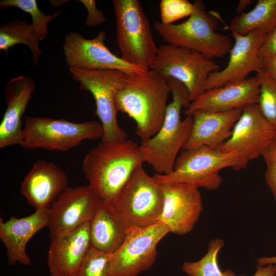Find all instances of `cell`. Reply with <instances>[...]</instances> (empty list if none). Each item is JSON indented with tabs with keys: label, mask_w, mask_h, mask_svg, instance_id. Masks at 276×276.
I'll use <instances>...</instances> for the list:
<instances>
[{
	"label": "cell",
	"mask_w": 276,
	"mask_h": 276,
	"mask_svg": "<svg viewBox=\"0 0 276 276\" xmlns=\"http://www.w3.org/2000/svg\"><path fill=\"white\" fill-rule=\"evenodd\" d=\"M170 93L167 81L150 70L127 75L116 93L117 109L134 120L135 133L144 141L161 127Z\"/></svg>",
	"instance_id": "cell-1"
},
{
	"label": "cell",
	"mask_w": 276,
	"mask_h": 276,
	"mask_svg": "<svg viewBox=\"0 0 276 276\" xmlns=\"http://www.w3.org/2000/svg\"><path fill=\"white\" fill-rule=\"evenodd\" d=\"M145 163L133 141L101 142L85 155L82 168L88 185L99 198L111 202L133 171Z\"/></svg>",
	"instance_id": "cell-2"
},
{
	"label": "cell",
	"mask_w": 276,
	"mask_h": 276,
	"mask_svg": "<svg viewBox=\"0 0 276 276\" xmlns=\"http://www.w3.org/2000/svg\"><path fill=\"white\" fill-rule=\"evenodd\" d=\"M171 89L172 100L168 104L163 123L158 131L151 138L141 142L140 149L145 163L150 165L156 174L166 175L174 168L178 154L182 150L191 134L193 119L180 118L183 108L186 109L191 101L189 92L179 81L165 79Z\"/></svg>",
	"instance_id": "cell-3"
},
{
	"label": "cell",
	"mask_w": 276,
	"mask_h": 276,
	"mask_svg": "<svg viewBox=\"0 0 276 276\" xmlns=\"http://www.w3.org/2000/svg\"><path fill=\"white\" fill-rule=\"evenodd\" d=\"M248 163L238 152H224L202 146L182 150L171 173L166 175L155 173L153 176L160 183H185L213 191L221 185L220 170L231 168L238 171L245 168Z\"/></svg>",
	"instance_id": "cell-4"
},
{
	"label": "cell",
	"mask_w": 276,
	"mask_h": 276,
	"mask_svg": "<svg viewBox=\"0 0 276 276\" xmlns=\"http://www.w3.org/2000/svg\"><path fill=\"white\" fill-rule=\"evenodd\" d=\"M193 13L178 24L156 21L154 28L167 43L198 52L213 59L229 53L233 43L227 35L216 32L218 21L205 11L204 2L196 0Z\"/></svg>",
	"instance_id": "cell-5"
},
{
	"label": "cell",
	"mask_w": 276,
	"mask_h": 276,
	"mask_svg": "<svg viewBox=\"0 0 276 276\" xmlns=\"http://www.w3.org/2000/svg\"><path fill=\"white\" fill-rule=\"evenodd\" d=\"M117 43L128 63L149 70L158 51L150 25L138 0H113Z\"/></svg>",
	"instance_id": "cell-6"
},
{
	"label": "cell",
	"mask_w": 276,
	"mask_h": 276,
	"mask_svg": "<svg viewBox=\"0 0 276 276\" xmlns=\"http://www.w3.org/2000/svg\"><path fill=\"white\" fill-rule=\"evenodd\" d=\"M19 145L26 150L43 149L67 151L87 140L102 139L103 130L100 122L80 123L64 119L26 116Z\"/></svg>",
	"instance_id": "cell-7"
},
{
	"label": "cell",
	"mask_w": 276,
	"mask_h": 276,
	"mask_svg": "<svg viewBox=\"0 0 276 276\" xmlns=\"http://www.w3.org/2000/svg\"><path fill=\"white\" fill-rule=\"evenodd\" d=\"M142 165L133 171L110 202L128 226L143 227L158 222L162 211L160 184Z\"/></svg>",
	"instance_id": "cell-8"
},
{
	"label": "cell",
	"mask_w": 276,
	"mask_h": 276,
	"mask_svg": "<svg viewBox=\"0 0 276 276\" xmlns=\"http://www.w3.org/2000/svg\"><path fill=\"white\" fill-rule=\"evenodd\" d=\"M219 69L213 59L198 52L167 43L158 47L149 67L165 79L172 78L182 83L191 102L204 92L208 76Z\"/></svg>",
	"instance_id": "cell-9"
},
{
	"label": "cell",
	"mask_w": 276,
	"mask_h": 276,
	"mask_svg": "<svg viewBox=\"0 0 276 276\" xmlns=\"http://www.w3.org/2000/svg\"><path fill=\"white\" fill-rule=\"evenodd\" d=\"M68 70L73 79L79 83V88L90 93L95 99L96 114L103 127L102 142L126 140V132L118 123L116 95L127 74L111 70Z\"/></svg>",
	"instance_id": "cell-10"
},
{
	"label": "cell",
	"mask_w": 276,
	"mask_h": 276,
	"mask_svg": "<svg viewBox=\"0 0 276 276\" xmlns=\"http://www.w3.org/2000/svg\"><path fill=\"white\" fill-rule=\"evenodd\" d=\"M170 231L160 222L129 226L125 240L111 255V276H137L155 263L158 242Z\"/></svg>",
	"instance_id": "cell-11"
},
{
	"label": "cell",
	"mask_w": 276,
	"mask_h": 276,
	"mask_svg": "<svg viewBox=\"0 0 276 276\" xmlns=\"http://www.w3.org/2000/svg\"><path fill=\"white\" fill-rule=\"evenodd\" d=\"M105 38L103 31L92 39L75 32L67 33L63 40V52L68 68L119 71L127 75L145 71L111 53L105 44Z\"/></svg>",
	"instance_id": "cell-12"
},
{
	"label": "cell",
	"mask_w": 276,
	"mask_h": 276,
	"mask_svg": "<svg viewBox=\"0 0 276 276\" xmlns=\"http://www.w3.org/2000/svg\"><path fill=\"white\" fill-rule=\"evenodd\" d=\"M160 184L163 205L158 222L174 234L182 236L191 232L203 210L199 188L185 183Z\"/></svg>",
	"instance_id": "cell-13"
},
{
	"label": "cell",
	"mask_w": 276,
	"mask_h": 276,
	"mask_svg": "<svg viewBox=\"0 0 276 276\" xmlns=\"http://www.w3.org/2000/svg\"><path fill=\"white\" fill-rule=\"evenodd\" d=\"M101 199L88 186L67 187L50 208V237L75 230L91 219Z\"/></svg>",
	"instance_id": "cell-14"
},
{
	"label": "cell",
	"mask_w": 276,
	"mask_h": 276,
	"mask_svg": "<svg viewBox=\"0 0 276 276\" xmlns=\"http://www.w3.org/2000/svg\"><path fill=\"white\" fill-rule=\"evenodd\" d=\"M232 36L235 42L229 53L228 62L223 70L208 76L204 91L244 80L251 73L263 70V60L259 55V50L266 35L254 30L245 35L232 33Z\"/></svg>",
	"instance_id": "cell-15"
},
{
	"label": "cell",
	"mask_w": 276,
	"mask_h": 276,
	"mask_svg": "<svg viewBox=\"0 0 276 276\" xmlns=\"http://www.w3.org/2000/svg\"><path fill=\"white\" fill-rule=\"evenodd\" d=\"M275 131L257 104L252 105L242 109L231 136L218 149L224 152H238L249 162L262 156Z\"/></svg>",
	"instance_id": "cell-16"
},
{
	"label": "cell",
	"mask_w": 276,
	"mask_h": 276,
	"mask_svg": "<svg viewBox=\"0 0 276 276\" xmlns=\"http://www.w3.org/2000/svg\"><path fill=\"white\" fill-rule=\"evenodd\" d=\"M260 81L256 76L208 89L190 103L185 114L190 116L196 110L223 112L243 109L258 103Z\"/></svg>",
	"instance_id": "cell-17"
},
{
	"label": "cell",
	"mask_w": 276,
	"mask_h": 276,
	"mask_svg": "<svg viewBox=\"0 0 276 276\" xmlns=\"http://www.w3.org/2000/svg\"><path fill=\"white\" fill-rule=\"evenodd\" d=\"M89 222L51 237L47 264L51 276H77L90 246Z\"/></svg>",
	"instance_id": "cell-18"
},
{
	"label": "cell",
	"mask_w": 276,
	"mask_h": 276,
	"mask_svg": "<svg viewBox=\"0 0 276 276\" xmlns=\"http://www.w3.org/2000/svg\"><path fill=\"white\" fill-rule=\"evenodd\" d=\"M68 187L65 172L54 163L36 161L21 182L20 192L36 210L48 208Z\"/></svg>",
	"instance_id": "cell-19"
},
{
	"label": "cell",
	"mask_w": 276,
	"mask_h": 276,
	"mask_svg": "<svg viewBox=\"0 0 276 276\" xmlns=\"http://www.w3.org/2000/svg\"><path fill=\"white\" fill-rule=\"evenodd\" d=\"M50 208L36 210L32 214L22 218L11 217L6 221L1 218L0 239L6 249L9 265L17 263L31 265L26 247L35 234L47 226Z\"/></svg>",
	"instance_id": "cell-20"
},
{
	"label": "cell",
	"mask_w": 276,
	"mask_h": 276,
	"mask_svg": "<svg viewBox=\"0 0 276 276\" xmlns=\"http://www.w3.org/2000/svg\"><path fill=\"white\" fill-rule=\"evenodd\" d=\"M34 80L19 76L6 84L5 97L6 111L0 124V148L20 145L22 136V117L34 91Z\"/></svg>",
	"instance_id": "cell-21"
},
{
	"label": "cell",
	"mask_w": 276,
	"mask_h": 276,
	"mask_svg": "<svg viewBox=\"0 0 276 276\" xmlns=\"http://www.w3.org/2000/svg\"><path fill=\"white\" fill-rule=\"evenodd\" d=\"M242 109L228 111H194L189 139L182 150L206 146L218 149L231 136Z\"/></svg>",
	"instance_id": "cell-22"
},
{
	"label": "cell",
	"mask_w": 276,
	"mask_h": 276,
	"mask_svg": "<svg viewBox=\"0 0 276 276\" xmlns=\"http://www.w3.org/2000/svg\"><path fill=\"white\" fill-rule=\"evenodd\" d=\"M128 227L110 202L101 200L89 223L91 246L112 254L125 240Z\"/></svg>",
	"instance_id": "cell-23"
},
{
	"label": "cell",
	"mask_w": 276,
	"mask_h": 276,
	"mask_svg": "<svg viewBox=\"0 0 276 276\" xmlns=\"http://www.w3.org/2000/svg\"><path fill=\"white\" fill-rule=\"evenodd\" d=\"M275 28L276 0H259L250 11L237 14L226 29L240 35L256 30L267 36Z\"/></svg>",
	"instance_id": "cell-24"
},
{
	"label": "cell",
	"mask_w": 276,
	"mask_h": 276,
	"mask_svg": "<svg viewBox=\"0 0 276 276\" xmlns=\"http://www.w3.org/2000/svg\"><path fill=\"white\" fill-rule=\"evenodd\" d=\"M40 40L32 24L24 20L15 19L0 27V50L7 54L9 49L17 44H25L30 49L35 65L38 62L42 52Z\"/></svg>",
	"instance_id": "cell-25"
},
{
	"label": "cell",
	"mask_w": 276,
	"mask_h": 276,
	"mask_svg": "<svg viewBox=\"0 0 276 276\" xmlns=\"http://www.w3.org/2000/svg\"><path fill=\"white\" fill-rule=\"evenodd\" d=\"M224 246L221 238L212 240L208 245L206 253L200 260L185 261L181 266L182 271L188 276H236L231 269L222 271L218 262L219 251Z\"/></svg>",
	"instance_id": "cell-26"
},
{
	"label": "cell",
	"mask_w": 276,
	"mask_h": 276,
	"mask_svg": "<svg viewBox=\"0 0 276 276\" xmlns=\"http://www.w3.org/2000/svg\"><path fill=\"white\" fill-rule=\"evenodd\" d=\"M13 7L17 8L30 14L32 23L40 41H42L48 34V26L49 23L57 18L62 12V10L56 11L52 14L44 13L39 8L36 0H1V9Z\"/></svg>",
	"instance_id": "cell-27"
},
{
	"label": "cell",
	"mask_w": 276,
	"mask_h": 276,
	"mask_svg": "<svg viewBox=\"0 0 276 276\" xmlns=\"http://www.w3.org/2000/svg\"><path fill=\"white\" fill-rule=\"evenodd\" d=\"M260 81L257 105L265 119L276 129V82L263 70L256 75Z\"/></svg>",
	"instance_id": "cell-28"
},
{
	"label": "cell",
	"mask_w": 276,
	"mask_h": 276,
	"mask_svg": "<svg viewBox=\"0 0 276 276\" xmlns=\"http://www.w3.org/2000/svg\"><path fill=\"white\" fill-rule=\"evenodd\" d=\"M111 254L99 250L90 245L79 268L77 276H111Z\"/></svg>",
	"instance_id": "cell-29"
},
{
	"label": "cell",
	"mask_w": 276,
	"mask_h": 276,
	"mask_svg": "<svg viewBox=\"0 0 276 276\" xmlns=\"http://www.w3.org/2000/svg\"><path fill=\"white\" fill-rule=\"evenodd\" d=\"M161 22L172 24L178 20L190 16L194 5L188 0H161L159 4Z\"/></svg>",
	"instance_id": "cell-30"
},
{
	"label": "cell",
	"mask_w": 276,
	"mask_h": 276,
	"mask_svg": "<svg viewBox=\"0 0 276 276\" xmlns=\"http://www.w3.org/2000/svg\"><path fill=\"white\" fill-rule=\"evenodd\" d=\"M262 156L266 166L265 180L276 201V131Z\"/></svg>",
	"instance_id": "cell-31"
},
{
	"label": "cell",
	"mask_w": 276,
	"mask_h": 276,
	"mask_svg": "<svg viewBox=\"0 0 276 276\" xmlns=\"http://www.w3.org/2000/svg\"><path fill=\"white\" fill-rule=\"evenodd\" d=\"M80 2L84 5L87 11V16L85 22L86 26L96 27L106 21L105 16L102 10L97 9L95 1L81 0Z\"/></svg>",
	"instance_id": "cell-32"
},
{
	"label": "cell",
	"mask_w": 276,
	"mask_h": 276,
	"mask_svg": "<svg viewBox=\"0 0 276 276\" xmlns=\"http://www.w3.org/2000/svg\"><path fill=\"white\" fill-rule=\"evenodd\" d=\"M259 55L262 58L276 57V28L266 36L259 50Z\"/></svg>",
	"instance_id": "cell-33"
},
{
	"label": "cell",
	"mask_w": 276,
	"mask_h": 276,
	"mask_svg": "<svg viewBox=\"0 0 276 276\" xmlns=\"http://www.w3.org/2000/svg\"><path fill=\"white\" fill-rule=\"evenodd\" d=\"M264 72L276 82V57H266L263 58Z\"/></svg>",
	"instance_id": "cell-34"
},
{
	"label": "cell",
	"mask_w": 276,
	"mask_h": 276,
	"mask_svg": "<svg viewBox=\"0 0 276 276\" xmlns=\"http://www.w3.org/2000/svg\"><path fill=\"white\" fill-rule=\"evenodd\" d=\"M276 271L274 266L272 264L266 265H257L256 271L252 276H275ZM238 276H246L239 274Z\"/></svg>",
	"instance_id": "cell-35"
},
{
	"label": "cell",
	"mask_w": 276,
	"mask_h": 276,
	"mask_svg": "<svg viewBox=\"0 0 276 276\" xmlns=\"http://www.w3.org/2000/svg\"><path fill=\"white\" fill-rule=\"evenodd\" d=\"M257 265H266L269 264H273L276 271V256L273 257H263L259 258L257 260Z\"/></svg>",
	"instance_id": "cell-36"
},
{
	"label": "cell",
	"mask_w": 276,
	"mask_h": 276,
	"mask_svg": "<svg viewBox=\"0 0 276 276\" xmlns=\"http://www.w3.org/2000/svg\"><path fill=\"white\" fill-rule=\"evenodd\" d=\"M252 2L251 0H240L237 6L236 11L238 14L243 12V11Z\"/></svg>",
	"instance_id": "cell-37"
}]
</instances>
